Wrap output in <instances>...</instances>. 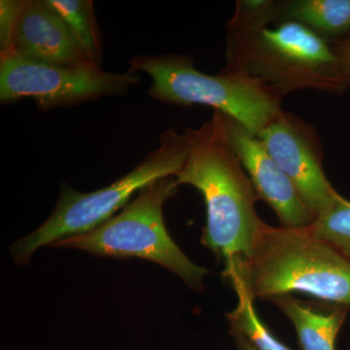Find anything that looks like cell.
<instances>
[{
	"label": "cell",
	"mask_w": 350,
	"mask_h": 350,
	"mask_svg": "<svg viewBox=\"0 0 350 350\" xmlns=\"http://www.w3.org/2000/svg\"><path fill=\"white\" fill-rule=\"evenodd\" d=\"M280 2L261 16H232L222 72L254 78L284 98L301 90L340 94L350 84L335 49L310 27L283 17Z\"/></svg>",
	"instance_id": "cell-1"
},
{
	"label": "cell",
	"mask_w": 350,
	"mask_h": 350,
	"mask_svg": "<svg viewBox=\"0 0 350 350\" xmlns=\"http://www.w3.org/2000/svg\"><path fill=\"white\" fill-rule=\"evenodd\" d=\"M223 276L253 301L301 293L350 310L349 260L308 228L262 221L250 255L226 262Z\"/></svg>",
	"instance_id": "cell-2"
},
{
	"label": "cell",
	"mask_w": 350,
	"mask_h": 350,
	"mask_svg": "<svg viewBox=\"0 0 350 350\" xmlns=\"http://www.w3.org/2000/svg\"><path fill=\"white\" fill-rule=\"evenodd\" d=\"M184 133L190 148L175 180L204 198L206 222L200 243L225 264L247 257L262 223L256 211L259 198L228 142L222 113L214 110L202 126Z\"/></svg>",
	"instance_id": "cell-3"
},
{
	"label": "cell",
	"mask_w": 350,
	"mask_h": 350,
	"mask_svg": "<svg viewBox=\"0 0 350 350\" xmlns=\"http://www.w3.org/2000/svg\"><path fill=\"white\" fill-rule=\"evenodd\" d=\"M190 144L185 133L163 131L160 145L128 174L105 187L81 193L63 184L52 213L42 225L11 245L13 262L24 266L41 247L84 234L98 227L131 202L152 182L176 176L183 167Z\"/></svg>",
	"instance_id": "cell-4"
},
{
	"label": "cell",
	"mask_w": 350,
	"mask_h": 350,
	"mask_svg": "<svg viewBox=\"0 0 350 350\" xmlns=\"http://www.w3.org/2000/svg\"><path fill=\"white\" fill-rule=\"evenodd\" d=\"M129 64L130 72H144L151 78L148 93L154 100L180 107H213L257 137L282 112L283 96L275 90L238 73L202 72L192 57L142 55Z\"/></svg>",
	"instance_id": "cell-5"
},
{
	"label": "cell",
	"mask_w": 350,
	"mask_h": 350,
	"mask_svg": "<svg viewBox=\"0 0 350 350\" xmlns=\"http://www.w3.org/2000/svg\"><path fill=\"white\" fill-rule=\"evenodd\" d=\"M178 186L174 176L153 181L103 224L51 246L100 257L142 258L169 269L191 289L202 291L208 271L186 256L170 236L163 220V206L176 194Z\"/></svg>",
	"instance_id": "cell-6"
},
{
	"label": "cell",
	"mask_w": 350,
	"mask_h": 350,
	"mask_svg": "<svg viewBox=\"0 0 350 350\" xmlns=\"http://www.w3.org/2000/svg\"><path fill=\"white\" fill-rule=\"evenodd\" d=\"M137 73H112L100 66H55L8 52L0 54V100L31 98L42 110L69 107L101 96H124L139 84Z\"/></svg>",
	"instance_id": "cell-7"
},
{
	"label": "cell",
	"mask_w": 350,
	"mask_h": 350,
	"mask_svg": "<svg viewBox=\"0 0 350 350\" xmlns=\"http://www.w3.org/2000/svg\"><path fill=\"white\" fill-rule=\"evenodd\" d=\"M258 137L315 217L330 206L338 193L324 172L323 151L314 128L282 111Z\"/></svg>",
	"instance_id": "cell-8"
},
{
	"label": "cell",
	"mask_w": 350,
	"mask_h": 350,
	"mask_svg": "<svg viewBox=\"0 0 350 350\" xmlns=\"http://www.w3.org/2000/svg\"><path fill=\"white\" fill-rule=\"evenodd\" d=\"M222 115L228 142L239 157L259 200L275 211L282 227H310L317 217L304 204L293 183L269 155L262 140L238 122Z\"/></svg>",
	"instance_id": "cell-9"
},
{
	"label": "cell",
	"mask_w": 350,
	"mask_h": 350,
	"mask_svg": "<svg viewBox=\"0 0 350 350\" xmlns=\"http://www.w3.org/2000/svg\"><path fill=\"white\" fill-rule=\"evenodd\" d=\"M8 52L55 66H98L85 55L47 0H27Z\"/></svg>",
	"instance_id": "cell-10"
},
{
	"label": "cell",
	"mask_w": 350,
	"mask_h": 350,
	"mask_svg": "<svg viewBox=\"0 0 350 350\" xmlns=\"http://www.w3.org/2000/svg\"><path fill=\"white\" fill-rule=\"evenodd\" d=\"M269 301L293 324L301 350H336L349 308L324 301H304L290 294Z\"/></svg>",
	"instance_id": "cell-11"
},
{
	"label": "cell",
	"mask_w": 350,
	"mask_h": 350,
	"mask_svg": "<svg viewBox=\"0 0 350 350\" xmlns=\"http://www.w3.org/2000/svg\"><path fill=\"white\" fill-rule=\"evenodd\" d=\"M280 11L324 38L350 31V0H294L280 3Z\"/></svg>",
	"instance_id": "cell-12"
},
{
	"label": "cell",
	"mask_w": 350,
	"mask_h": 350,
	"mask_svg": "<svg viewBox=\"0 0 350 350\" xmlns=\"http://www.w3.org/2000/svg\"><path fill=\"white\" fill-rule=\"evenodd\" d=\"M85 55L100 66L103 44L92 0H47Z\"/></svg>",
	"instance_id": "cell-13"
},
{
	"label": "cell",
	"mask_w": 350,
	"mask_h": 350,
	"mask_svg": "<svg viewBox=\"0 0 350 350\" xmlns=\"http://www.w3.org/2000/svg\"><path fill=\"white\" fill-rule=\"evenodd\" d=\"M238 306L227 313L230 335L239 334L245 338L256 350H291L282 344L260 319L254 301L243 290L236 289Z\"/></svg>",
	"instance_id": "cell-14"
},
{
	"label": "cell",
	"mask_w": 350,
	"mask_h": 350,
	"mask_svg": "<svg viewBox=\"0 0 350 350\" xmlns=\"http://www.w3.org/2000/svg\"><path fill=\"white\" fill-rule=\"evenodd\" d=\"M315 238L330 244L350 261V202L340 194L308 227Z\"/></svg>",
	"instance_id": "cell-15"
},
{
	"label": "cell",
	"mask_w": 350,
	"mask_h": 350,
	"mask_svg": "<svg viewBox=\"0 0 350 350\" xmlns=\"http://www.w3.org/2000/svg\"><path fill=\"white\" fill-rule=\"evenodd\" d=\"M27 0L0 1V54L8 52Z\"/></svg>",
	"instance_id": "cell-16"
},
{
	"label": "cell",
	"mask_w": 350,
	"mask_h": 350,
	"mask_svg": "<svg viewBox=\"0 0 350 350\" xmlns=\"http://www.w3.org/2000/svg\"><path fill=\"white\" fill-rule=\"evenodd\" d=\"M335 50L340 59L342 72L350 84V39L347 38L340 43Z\"/></svg>",
	"instance_id": "cell-17"
},
{
	"label": "cell",
	"mask_w": 350,
	"mask_h": 350,
	"mask_svg": "<svg viewBox=\"0 0 350 350\" xmlns=\"http://www.w3.org/2000/svg\"><path fill=\"white\" fill-rule=\"evenodd\" d=\"M234 338V345H236L237 350H256L252 347V345L239 334H232L231 335Z\"/></svg>",
	"instance_id": "cell-18"
},
{
	"label": "cell",
	"mask_w": 350,
	"mask_h": 350,
	"mask_svg": "<svg viewBox=\"0 0 350 350\" xmlns=\"http://www.w3.org/2000/svg\"><path fill=\"white\" fill-rule=\"evenodd\" d=\"M350 39V38H349Z\"/></svg>",
	"instance_id": "cell-19"
}]
</instances>
